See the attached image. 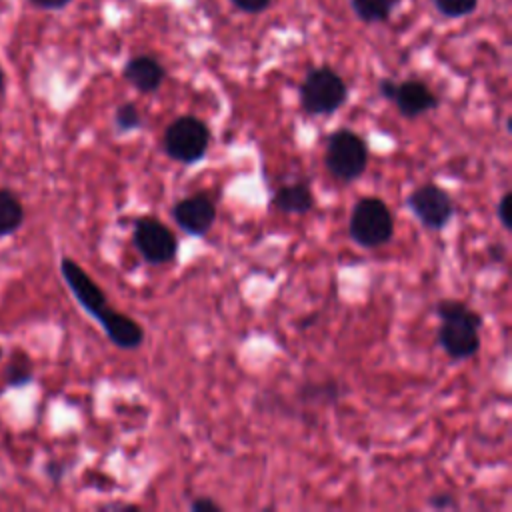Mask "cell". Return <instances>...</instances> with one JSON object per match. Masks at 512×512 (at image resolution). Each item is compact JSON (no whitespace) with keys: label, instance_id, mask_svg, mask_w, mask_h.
Here are the masks:
<instances>
[{"label":"cell","instance_id":"6","mask_svg":"<svg viewBox=\"0 0 512 512\" xmlns=\"http://www.w3.org/2000/svg\"><path fill=\"white\" fill-rule=\"evenodd\" d=\"M132 244L138 250L140 258L150 266L170 264L178 254V240L174 232L152 216H142L134 222Z\"/></svg>","mask_w":512,"mask_h":512},{"label":"cell","instance_id":"23","mask_svg":"<svg viewBox=\"0 0 512 512\" xmlns=\"http://www.w3.org/2000/svg\"><path fill=\"white\" fill-rule=\"evenodd\" d=\"M30 2L44 10H58V8H64L70 0H30Z\"/></svg>","mask_w":512,"mask_h":512},{"label":"cell","instance_id":"2","mask_svg":"<svg viewBox=\"0 0 512 512\" xmlns=\"http://www.w3.org/2000/svg\"><path fill=\"white\" fill-rule=\"evenodd\" d=\"M348 236L362 248H378L394 236V216L388 204L376 196L360 198L348 218Z\"/></svg>","mask_w":512,"mask_h":512},{"label":"cell","instance_id":"19","mask_svg":"<svg viewBox=\"0 0 512 512\" xmlns=\"http://www.w3.org/2000/svg\"><path fill=\"white\" fill-rule=\"evenodd\" d=\"M510 200H512V192L510 190H506L502 196H500V200L496 202V216H498V220H500V224H502V228L504 230H510V216H508V210H510Z\"/></svg>","mask_w":512,"mask_h":512},{"label":"cell","instance_id":"20","mask_svg":"<svg viewBox=\"0 0 512 512\" xmlns=\"http://www.w3.org/2000/svg\"><path fill=\"white\" fill-rule=\"evenodd\" d=\"M188 508H190L192 512H220V510H222V506H220L214 498H210V496H196V498L188 504Z\"/></svg>","mask_w":512,"mask_h":512},{"label":"cell","instance_id":"16","mask_svg":"<svg viewBox=\"0 0 512 512\" xmlns=\"http://www.w3.org/2000/svg\"><path fill=\"white\" fill-rule=\"evenodd\" d=\"M32 378H34V370H32L30 358L22 350H16V354L12 356L8 370H6V386L20 388V386L30 384Z\"/></svg>","mask_w":512,"mask_h":512},{"label":"cell","instance_id":"25","mask_svg":"<svg viewBox=\"0 0 512 512\" xmlns=\"http://www.w3.org/2000/svg\"><path fill=\"white\" fill-rule=\"evenodd\" d=\"M488 252H490V258H492V260H498V262L504 260V248H502L500 244H496V246L492 244V246L488 248Z\"/></svg>","mask_w":512,"mask_h":512},{"label":"cell","instance_id":"12","mask_svg":"<svg viewBox=\"0 0 512 512\" xmlns=\"http://www.w3.org/2000/svg\"><path fill=\"white\" fill-rule=\"evenodd\" d=\"M122 76L128 84H132L138 92L152 94L164 82L166 70L164 66L152 56H134L124 64Z\"/></svg>","mask_w":512,"mask_h":512},{"label":"cell","instance_id":"11","mask_svg":"<svg viewBox=\"0 0 512 512\" xmlns=\"http://www.w3.org/2000/svg\"><path fill=\"white\" fill-rule=\"evenodd\" d=\"M98 324L102 326L104 334L108 336V340L122 348V350H136L142 346L144 342V330L142 326L128 314H122L114 308H110L100 320Z\"/></svg>","mask_w":512,"mask_h":512},{"label":"cell","instance_id":"18","mask_svg":"<svg viewBox=\"0 0 512 512\" xmlns=\"http://www.w3.org/2000/svg\"><path fill=\"white\" fill-rule=\"evenodd\" d=\"M436 8L450 18H458L464 14H470L476 8L478 0H434Z\"/></svg>","mask_w":512,"mask_h":512},{"label":"cell","instance_id":"8","mask_svg":"<svg viewBox=\"0 0 512 512\" xmlns=\"http://www.w3.org/2000/svg\"><path fill=\"white\" fill-rule=\"evenodd\" d=\"M60 274L70 288L76 302L98 322L110 308L108 298L102 292V288L92 280V276L70 256H64L60 260Z\"/></svg>","mask_w":512,"mask_h":512},{"label":"cell","instance_id":"27","mask_svg":"<svg viewBox=\"0 0 512 512\" xmlns=\"http://www.w3.org/2000/svg\"><path fill=\"white\" fill-rule=\"evenodd\" d=\"M0 358H2V348H0Z\"/></svg>","mask_w":512,"mask_h":512},{"label":"cell","instance_id":"1","mask_svg":"<svg viewBox=\"0 0 512 512\" xmlns=\"http://www.w3.org/2000/svg\"><path fill=\"white\" fill-rule=\"evenodd\" d=\"M440 320L438 344L452 360H468L480 350V328L484 326L482 314L472 310L464 300L442 298L434 306Z\"/></svg>","mask_w":512,"mask_h":512},{"label":"cell","instance_id":"10","mask_svg":"<svg viewBox=\"0 0 512 512\" xmlns=\"http://www.w3.org/2000/svg\"><path fill=\"white\" fill-rule=\"evenodd\" d=\"M390 102H394L404 118H416L434 110L438 106V96L424 82L410 78L394 84Z\"/></svg>","mask_w":512,"mask_h":512},{"label":"cell","instance_id":"4","mask_svg":"<svg viewBox=\"0 0 512 512\" xmlns=\"http://www.w3.org/2000/svg\"><path fill=\"white\" fill-rule=\"evenodd\" d=\"M212 142V132L208 124L192 114H184L174 118L162 136L164 154L180 164H196L200 162Z\"/></svg>","mask_w":512,"mask_h":512},{"label":"cell","instance_id":"24","mask_svg":"<svg viewBox=\"0 0 512 512\" xmlns=\"http://www.w3.org/2000/svg\"><path fill=\"white\" fill-rule=\"evenodd\" d=\"M46 470H48V474H50V478H52L54 482H58V480L62 478V472H64V468H62L58 462H50Z\"/></svg>","mask_w":512,"mask_h":512},{"label":"cell","instance_id":"9","mask_svg":"<svg viewBox=\"0 0 512 512\" xmlns=\"http://www.w3.org/2000/svg\"><path fill=\"white\" fill-rule=\"evenodd\" d=\"M176 226L190 236H206L216 222V204L206 192L178 200L170 210Z\"/></svg>","mask_w":512,"mask_h":512},{"label":"cell","instance_id":"17","mask_svg":"<svg viewBox=\"0 0 512 512\" xmlns=\"http://www.w3.org/2000/svg\"><path fill=\"white\" fill-rule=\"evenodd\" d=\"M142 122H144L142 114H140V110L136 108L134 102H124L114 112V128L122 134L138 130L142 126Z\"/></svg>","mask_w":512,"mask_h":512},{"label":"cell","instance_id":"22","mask_svg":"<svg viewBox=\"0 0 512 512\" xmlns=\"http://www.w3.org/2000/svg\"><path fill=\"white\" fill-rule=\"evenodd\" d=\"M244 12H260L268 6L270 0H232Z\"/></svg>","mask_w":512,"mask_h":512},{"label":"cell","instance_id":"13","mask_svg":"<svg viewBox=\"0 0 512 512\" xmlns=\"http://www.w3.org/2000/svg\"><path fill=\"white\" fill-rule=\"evenodd\" d=\"M270 204L286 214H308L314 208V194L308 182H292L276 188Z\"/></svg>","mask_w":512,"mask_h":512},{"label":"cell","instance_id":"21","mask_svg":"<svg viewBox=\"0 0 512 512\" xmlns=\"http://www.w3.org/2000/svg\"><path fill=\"white\" fill-rule=\"evenodd\" d=\"M428 504H430L432 508H436V510H446V508H458V502H456V498H454L452 494H448V492L432 494V496H430V500H428Z\"/></svg>","mask_w":512,"mask_h":512},{"label":"cell","instance_id":"7","mask_svg":"<svg viewBox=\"0 0 512 512\" xmlns=\"http://www.w3.org/2000/svg\"><path fill=\"white\" fill-rule=\"evenodd\" d=\"M406 204H408L410 212L418 218V222L426 230H432V232L444 230L456 212L450 192H446L442 186H438L434 182L414 188L408 194Z\"/></svg>","mask_w":512,"mask_h":512},{"label":"cell","instance_id":"14","mask_svg":"<svg viewBox=\"0 0 512 512\" xmlns=\"http://www.w3.org/2000/svg\"><path fill=\"white\" fill-rule=\"evenodd\" d=\"M22 224H24V206L20 198L8 188H0V238L18 232Z\"/></svg>","mask_w":512,"mask_h":512},{"label":"cell","instance_id":"3","mask_svg":"<svg viewBox=\"0 0 512 512\" xmlns=\"http://www.w3.org/2000/svg\"><path fill=\"white\" fill-rule=\"evenodd\" d=\"M370 150L366 140L350 128L332 132L326 140L324 164L330 176L338 182L350 184L358 180L368 168Z\"/></svg>","mask_w":512,"mask_h":512},{"label":"cell","instance_id":"5","mask_svg":"<svg viewBox=\"0 0 512 512\" xmlns=\"http://www.w3.org/2000/svg\"><path fill=\"white\" fill-rule=\"evenodd\" d=\"M300 108L308 116H330L348 100V86L328 66L312 68L300 84Z\"/></svg>","mask_w":512,"mask_h":512},{"label":"cell","instance_id":"26","mask_svg":"<svg viewBox=\"0 0 512 512\" xmlns=\"http://www.w3.org/2000/svg\"><path fill=\"white\" fill-rule=\"evenodd\" d=\"M4 92V72H2V68H0V94Z\"/></svg>","mask_w":512,"mask_h":512},{"label":"cell","instance_id":"15","mask_svg":"<svg viewBox=\"0 0 512 512\" xmlns=\"http://www.w3.org/2000/svg\"><path fill=\"white\" fill-rule=\"evenodd\" d=\"M400 0H350L356 16L366 22H386Z\"/></svg>","mask_w":512,"mask_h":512}]
</instances>
